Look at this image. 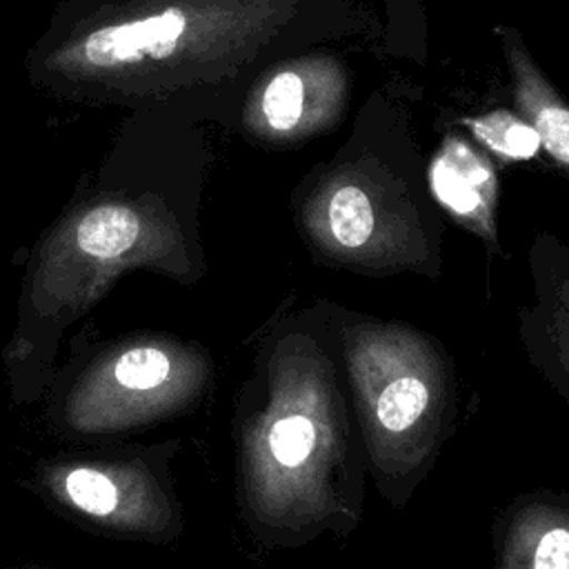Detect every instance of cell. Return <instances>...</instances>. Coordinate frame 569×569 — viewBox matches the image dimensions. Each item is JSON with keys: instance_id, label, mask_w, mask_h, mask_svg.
Listing matches in <instances>:
<instances>
[{"instance_id": "5", "label": "cell", "mask_w": 569, "mask_h": 569, "mask_svg": "<svg viewBox=\"0 0 569 569\" xmlns=\"http://www.w3.org/2000/svg\"><path fill=\"white\" fill-rule=\"evenodd\" d=\"M184 31V16L178 9H167L147 18L129 20L116 27H102L84 40V56L91 64L109 67L144 56H167Z\"/></svg>"}, {"instance_id": "1", "label": "cell", "mask_w": 569, "mask_h": 569, "mask_svg": "<svg viewBox=\"0 0 569 569\" xmlns=\"http://www.w3.org/2000/svg\"><path fill=\"white\" fill-rule=\"evenodd\" d=\"M365 449L331 367L284 349L260 411L242 436L244 498L262 531L284 547L351 531L362 516Z\"/></svg>"}, {"instance_id": "8", "label": "cell", "mask_w": 569, "mask_h": 569, "mask_svg": "<svg viewBox=\"0 0 569 569\" xmlns=\"http://www.w3.org/2000/svg\"><path fill=\"white\" fill-rule=\"evenodd\" d=\"M473 136L493 153L509 160H529L540 149L536 129L509 111H491L469 120Z\"/></svg>"}, {"instance_id": "7", "label": "cell", "mask_w": 569, "mask_h": 569, "mask_svg": "<svg viewBox=\"0 0 569 569\" xmlns=\"http://www.w3.org/2000/svg\"><path fill=\"white\" fill-rule=\"evenodd\" d=\"M140 236V218L122 204L91 209L76 229L78 247L100 260L122 256Z\"/></svg>"}, {"instance_id": "9", "label": "cell", "mask_w": 569, "mask_h": 569, "mask_svg": "<svg viewBox=\"0 0 569 569\" xmlns=\"http://www.w3.org/2000/svg\"><path fill=\"white\" fill-rule=\"evenodd\" d=\"M329 227L342 247H362L373 231V209L367 193L353 184L340 187L329 200Z\"/></svg>"}, {"instance_id": "3", "label": "cell", "mask_w": 569, "mask_h": 569, "mask_svg": "<svg viewBox=\"0 0 569 569\" xmlns=\"http://www.w3.org/2000/svg\"><path fill=\"white\" fill-rule=\"evenodd\" d=\"M496 569H569V498H520L496 525Z\"/></svg>"}, {"instance_id": "10", "label": "cell", "mask_w": 569, "mask_h": 569, "mask_svg": "<svg viewBox=\"0 0 569 569\" xmlns=\"http://www.w3.org/2000/svg\"><path fill=\"white\" fill-rule=\"evenodd\" d=\"M67 498L89 516H109L118 505V487L100 469L76 467L62 480Z\"/></svg>"}, {"instance_id": "4", "label": "cell", "mask_w": 569, "mask_h": 569, "mask_svg": "<svg viewBox=\"0 0 569 569\" xmlns=\"http://www.w3.org/2000/svg\"><path fill=\"white\" fill-rule=\"evenodd\" d=\"M436 198L458 218L491 227L496 178L491 169L460 140H449L431 164Z\"/></svg>"}, {"instance_id": "6", "label": "cell", "mask_w": 569, "mask_h": 569, "mask_svg": "<svg viewBox=\"0 0 569 569\" xmlns=\"http://www.w3.org/2000/svg\"><path fill=\"white\" fill-rule=\"evenodd\" d=\"M516 73V100L527 122L536 129L540 144L565 167H569V107L547 87L531 67L527 53L509 47Z\"/></svg>"}, {"instance_id": "2", "label": "cell", "mask_w": 569, "mask_h": 569, "mask_svg": "<svg viewBox=\"0 0 569 569\" xmlns=\"http://www.w3.org/2000/svg\"><path fill=\"white\" fill-rule=\"evenodd\" d=\"M353 416L367 471L402 507L451 431V393L440 362L400 336H358L349 349Z\"/></svg>"}, {"instance_id": "11", "label": "cell", "mask_w": 569, "mask_h": 569, "mask_svg": "<svg viewBox=\"0 0 569 569\" xmlns=\"http://www.w3.org/2000/svg\"><path fill=\"white\" fill-rule=\"evenodd\" d=\"M305 107V84L293 71H282L262 93V113L276 131H289L298 124Z\"/></svg>"}, {"instance_id": "12", "label": "cell", "mask_w": 569, "mask_h": 569, "mask_svg": "<svg viewBox=\"0 0 569 569\" xmlns=\"http://www.w3.org/2000/svg\"><path fill=\"white\" fill-rule=\"evenodd\" d=\"M171 362L164 351L156 347H136L124 351L113 367V376L129 389H153L169 376Z\"/></svg>"}]
</instances>
